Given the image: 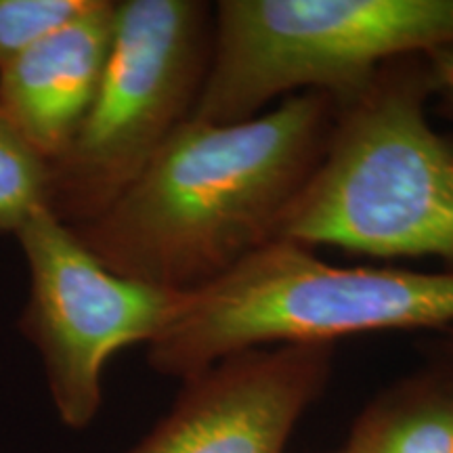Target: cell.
<instances>
[{"label":"cell","instance_id":"cell-1","mask_svg":"<svg viewBox=\"0 0 453 453\" xmlns=\"http://www.w3.org/2000/svg\"><path fill=\"white\" fill-rule=\"evenodd\" d=\"M334 120L324 93L292 95L235 124L189 120L104 214L70 229L116 275L194 292L280 240Z\"/></svg>","mask_w":453,"mask_h":453},{"label":"cell","instance_id":"cell-2","mask_svg":"<svg viewBox=\"0 0 453 453\" xmlns=\"http://www.w3.org/2000/svg\"><path fill=\"white\" fill-rule=\"evenodd\" d=\"M430 95L428 57L410 55L338 105L326 154L288 208L280 240L453 265V145L428 120Z\"/></svg>","mask_w":453,"mask_h":453},{"label":"cell","instance_id":"cell-3","mask_svg":"<svg viewBox=\"0 0 453 453\" xmlns=\"http://www.w3.org/2000/svg\"><path fill=\"white\" fill-rule=\"evenodd\" d=\"M433 327H453V271L338 267L275 240L217 281L180 294L147 344V364L183 382L243 350Z\"/></svg>","mask_w":453,"mask_h":453},{"label":"cell","instance_id":"cell-4","mask_svg":"<svg viewBox=\"0 0 453 453\" xmlns=\"http://www.w3.org/2000/svg\"><path fill=\"white\" fill-rule=\"evenodd\" d=\"M453 47V0H220L191 120L235 124L298 93L342 105L390 61Z\"/></svg>","mask_w":453,"mask_h":453},{"label":"cell","instance_id":"cell-5","mask_svg":"<svg viewBox=\"0 0 453 453\" xmlns=\"http://www.w3.org/2000/svg\"><path fill=\"white\" fill-rule=\"evenodd\" d=\"M212 53V4L120 0L101 84L72 143L49 164V212L104 214L191 120Z\"/></svg>","mask_w":453,"mask_h":453},{"label":"cell","instance_id":"cell-6","mask_svg":"<svg viewBox=\"0 0 453 453\" xmlns=\"http://www.w3.org/2000/svg\"><path fill=\"white\" fill-rule=\"evenodd\" d=\"M30 273L19 330L41 353L50 401L64 426L84 430L104 405L113 355L150 344L180 294L116 275L47 208L17 231Z\"/></svg>","mask_w":453,"mask_h":453},{"label":"cell","instance_id":"cell-7","mask_svg":"<svg viewBox=\"0 0 453 453\" xmlns=\"http://www.w3.org/2000/svg\"><path fill=\"white\" fill-rule=\"evenodd\" d=\"M334 344L237 353L183 380L166 416L127 453H286L332 373Z\"/></svg>","mask_w":453,"mask_h":453},{"label":"cell","instance_id":"cell-8","mask_svg":"<svg viewBox=\"0 0 453 453\" xmlns=\"http://www.w3.org/2000/svg\"><path fill=\"white\" fill-rule=\"evenodd\" d=\"M116 0H90L81 15L0 65V116L53 164L72 143L104 78Z\"/></svg>","mask_w":453,"mask_h":453},{"label":"cell","instance_id":"cell-9","mask_svg":"<svg viewBox=\"0 0 453 453\" xmlns=\"http://www.w3.org/2000/svg\"><path fill=\"white\" fill-rule=\"evenodd\" d=\"M349 453H453V376L447 370L396 384L361 411Z\"/></svg>","mask_w":453,"mask_h":453},{"label":"cell","instance_id":"cell-10","mask_svg":"<svg viewBox=\"0 0 453 453\" xmlns=\"http://www.w3.org/2000/svg\"><path fill=\"white\" fill-rule=\"evenodd\" d=\"M50 168L0 116V234L17 231L34 214L49 211Z\"/></svg>","mask_w":453,"mask_h":453},{"label":"cell","instance_id":"cell-11","mask_svg":"<svg viewBox=\"0 0 453 453\" xmlns=\"http://www.w3.org/2000/svg\"><path fill=\"white\" fill-rule=\"evenodd\" d=\"M88 4L90 0H0V65L65 26Z\"/></svg>","mask_w":453,"mask_h":453},{"label":"cell","instance_id":"cell-12","mask_svg":"<svg viewBox=\"0 0 453 453\" xmlns=\"http://www.w3.org/2000/svg\"><path fill=\"white\" fill-rule=\"evenodd\" d=\"M426 57L434 78V95L445 97L453 110V47L439 49Z\"/></svg>","mask_w":453,"mask_h":453},{"label":"cell","instance_id":"cell-13","mask_svg":"<svg viewBox=\"0 0 453 453\" xmlns=\"http://www.w3.org/2000/svg\"><path fill=\"white\" fill-rule=\"evenodd\" d=\"M447 334H449V338H447V367L445 370L453 376V327H447Z\"/></svg>","mask_w":453,"mask_h":453},{"label":"cell","instance_id":"cell-14","mask_svg":"<svg viewBox=\"0 0 453 453\" xmlns=\"http://www.w3.org/2000/svg\"><path fill=\"white\" fill-rule=\"evenodd\" d=\"M326 453H349L347 449H338V451H326Z\"/></svg>","mask_w":453,"mask_h":453}]
</instances>
